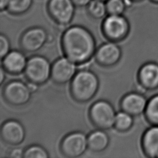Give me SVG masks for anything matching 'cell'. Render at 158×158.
I'll return each instance as SVG.
<instances>
[{"label":"cell","instance_id":"obj_1","mask_svg":"<svg viewBox=\"0 0 158 158\" xmlns=\"http://www.w3.org/2000/svg\"><path fill=\"white\" fill-rule=\"evenodd\" d=\"M60 45L65 56L77 65L89 62L96 51V40L93 33L79 25L70 26L64 30Z\"/></svg>","mask_w":158,"mask_h":158},{"label":"cell","instance_id":"obj_2","mask_svg":"<svg viewBox=\"0 0 158 158\" xmlns=\"http://www.w3.org/2000/svg\"><path fill=\"white\" fill-rule=\"evenodd\" d=\"M99 88V80L93 71L82 69L77 71L70 83V93L72 99L78 103L90 101Z\"/></svg>","mask_w":158,"mask_h":158},{"label":"cell","instance_id":"obj_3","mask_svg":"<svg viewBox=\"0 0 158 158\" xmlns=\"http://www.w3.org/2000/svg\"><path fill=\"white\" fill-rule=\"evenodd\" d=\"M116 113L108 101L100 99L94 102L88 111L89 119L96 128L107 130L114 127Z\"/></svg>","mask_w":158,"mask_h":158},{"label":"cell","instance_id":"obj_4","mask_svg":"<svg viewBox=\"0 0 158 158\" xmlns=\"http://www.w3.org/2000/svg\"><path fill=\"white\" fill-rule=\"evenodd\" d=\"M51 64L43 56L33 55L27 59L23 72L28 83L42 85L51 78Z\"/></svg>","mask_w":158,"mask_h":158},{"label":"cell","instance_id":"obj_5","mask_svg":"<svg viewBox=\"0 0 158 158\" xmlns=\"http://www.w3.org/2000/svg\"><path fill=\"white\" fill-rule=\"evenodd\" d=\"M130 25L128 20L122 15H107L102 22L101 31L109 41L118 43L129 35Z\"/></svg>","mask_w":158,"mask_h":158},{"label":"cell","instance_id":"obj_6","mask_svg":"<svg viewBox=\"0 0 158 158\" xmlns=\"http://www.w3.org/2000/svg\"><path fill=\"white\" fill-rule=\"evenodd\" d=\"M32 91L28 84L19 80H10L5 83L2 89L4 100L13 106H22L31 99Z\"/></svg>","mask_w":158,"mask_h":158},{"label":"cell","instance_id":"obj_7","mask_svg":"<svg viewBox=\"0 0 158 158\" xmlns=\"http://www.w3.org/2000/svg\"><path fill=\"white\" fill-rule=\"evenodd\" d=\"M75 6L72 0H48L46 10L51 20L57 25H69L74 17Z\"/></svg>","mask_w":158,"mask_h":158},{"label":"cell","instance_id":"obj_8","mask_svg":"<svg viewBox=\"0 0 158 158\" xmlns=\"http://www.w3.org/2000/svg\"><path fill=\"white\" fill-rule=\"evenodd\" d=\"M88 148L87 136L79 131L67 134L60 141L59 150L62 155L69 158H75L83 154Z\"/></svg>","mask_w":158,"mask_h":158},{"label":"cell","instance_id":"obj_9","mask_svg":"<svg viewBox=\"0 0 158 158\" xmlns=\"http://www.w3.org/2000/svg\"><path fill=\"white\" fill-rule=\"evenodd\" d=\"M49 35L43 27L35 26L25 30L19 39V46L27 53H34L41 49L48 41Z\"/></svg>","mask_w":158,"mask_h":158},{"label":"cell","instance_id":"obj_10","mask_svg":"<svg viewBox=\"0 0 158 158\" xmlns=\"http://www.w3.org/2000/svg\"><path fill=\"white\" fill-rule=\"evenodd\" d=\"M138 92L154 91L158 89V63L149 61L144 63L139 68L137 73Z\"/></svg>","mask_w":158,"mask_h":158},{"label":"cell","instance_id":"obj_11","mask_svg":"<svg viewBox=\"0 0 158 158\" xmlns=\"http://www.w3.org/2000/svg\"><path fill=\"white\" fill-rule=\"evenodd\" d=\"M75 65L66 57L57 59L51 65V80L59 85L70 82L77 72Z\"/></svg>","mask_w":158,"mask_h":158},{"label":"cell","instance_id":"obj_12","mask_svg":"<svg viewBox=\"0 0 158 158\" xmlns=\"http://www.w3.org/2000/svg\"><path fill=\"white\" fill-rule=\"evenodd\" d=\"M122 57V50L115 42L109 41L100 45L96 49L94 59L103 67H111L118 63Z\"/></svg>","mask_w":158,"mask_h":158},{"label":"cell","instance_id":"obj_13","mask_svg":"<svg viewBox=\"0 0 158 158\" xmlns=\"http://www.w3.org/2000/svg\"><path fill=\"white\" fill-rule=\"evenodd\" d=\"M1 139L7 144L17 146L25 139L26 131L23 125L15 119L6 120L1 127Z\"/></svg>","mask_w":158,"mask_h":158},{"label":"cell","instance_id":"obj_14","mask_svg":"<svg viewBox=\"0 0 158 158\" xmlns=\"http://www.w3.org/2000/svg\"><path fill=\"white\" fill-rule=\"evenodd\" d=\"M148 99L143 93L137 91L125 94L120 99V107L124 111L133 117L143 114Z\"/></svg>","mask_w":158,"mask_h":158},{"label":"cell","instance_id":"obj_15","mask_svg":"<svg viewBox=\"0 0 158 158\" xmlns=\"http://www.w3.org/2000/svg\"><path fill=\"white\" fill-rule=\"evenodd\" d=\"M27 62V59L22 51L12 50L1 59V67L6 73L17 75L24 72Z\"/></svg>","mask_w":158,"mask_h":158},{"label":"cell","instance_id":"obj_16","mask_svg":"<svg viewBox=\"0 0 158 158\" xmlns=\"http://www.w3.org/2000/svg\"><path fill=\"white\" fill-rule=\"evenodd\" d=\"M141 148L144 155L149 158H158V125H150L143 132Z\"/></svg>","mask_w":158,"mask_h":158},{"label":"cell","instance_id":"obj_17","mask_svg":"<svg viewBox=\"0 0 158 158\" xmlns=\"http://www.w3.org/2000/svg\"><path fill=\"white\" fill-rule=\"evenodd\" d=\"M88 148L94 152H101L109 145L110 138L107 133L101 129L95 130L87 136Z\"/></svg>","mask_w":158,"mask_h":158},{"label":"cell","instance_id":"obj_18","mask_svg":"<svg viewBox=\"0 0 158 158\" xmlns=\"http://www.w3.org/2000/svg\"><path fill=\"white\" fill-rule=\"evenodd\" d=\"M143 115L150 125H158V93L148 99Z\"/></svg>","mask_w":158,"mask_h":158},{"label":"cell","instance_id":"obj_19","mask_svg":"<svg viewBox=\"0 0 158 158\" xmlns=\"http://www.w3.org/2000/svg\"><path fill=\"white\" fill-rule=\"evenodd\" d=\"M33 0H8L6 11L12 15H21L27 12L32 6Z\"/></svg>","mask_w":158,"mask_h":158},{"label":"cell","instance_id":"obj_20","mask_svg":"<svg viewBox=\"0 0 158 158\" xmlns=\"http://www.w3.org/2000/svg\"><path fill=\"white\" fill-rule=\"evenodd\" d=\"M133 116L121 110L116 114L114 128L119 132H127L129 131L134 124Z\"/></svg>","mask_w":158,"mask_h":158},{"label":"cell","instance_id":"obj_21","mask_svg":"<svg viewBox=\"0 0 158 158\" xmlns=\"http://www.w3.org/2000/svg\"><path fill=\"white\" fill-rule=\"evenodd\" d=\"M88 15L95 20L104 19L107 14L106 2L102 0H91L86 6Z\"/></svg>","mask_w":158,"mask_h":158},{"label":"cell","instance_id":"obj_22","mask_svg":"<svg viewBox=\"0 0 158 158\" xmlns=\"http://www.w3.org/2000/svg\"><path fill=\"white\" fill-rule=\"evenodd\" d=\"M105 2L107 15H122L127 6L126 0H107Z\"/></svg>","mask_w":158,"mask_h":158},{"label":"cell","instance_id":"obj_23","mask_svg":"<svg viewBox=\"0 0 158 158\" xmlns=\"http://www.w3.org/2000/svg\"><path fill=\"white\" fill-rule=\"evenodd\" d=\"M49 155L43 146L31 144L23 150V158H48Z\"/></svg>","mask_w":158,"mask_h":158},{"label":"cell","instance_id":"obj_24","mask_svg":"<svg viewBox=\"0 0 158 158\" xmlns=\"http://www.w3.org/2000/svg\"><path fill=\"white\" fill-rule=\"evenodd\" d=\"M10 51V44L9 38L4 34L0 36V57L2 59Z\"/></svg>","mask_w":158,"mask_h":158},{"label":"cell","instance_id":"obj_25","mask_svg":"<svg viewBox=\"0 0 158 158\" xmlns=\"http://www.w3.org/2000/svg\"><path fill=\"white\" fill-rule=\"evenodd\" d=\"M23 150L19 148L11 149L9 152L7 157L10 158H22L23 157Z\"/></svg>","mask_w":158,"mask_h":158},{"label":"cell","instance_id":"obj_26","mask_svg":"<svg viewBox=\"0 0 158 158\" xmlns=\"http://www.w3.org/2000/svg\"><path fill=\"white\" fill-rule=\"evenodd\" d=\"M76 7H86L91 0H72Z\"/></svg>","mask_w":158,"mask_h":158},{"label":"cell","instance_id":"obj_27","mask_svg":"<svg viewBox=\"0 0 158 158\" xmlns=\"http://www.w3.org/2000/svg\"><path fill=\"white\" fill-rule=\"evenodd\" d=\"M8 4V0H0V9L1 11L6 10Z\"/></svg>","mask_w":158,"mask_h":158},{"label":"cell","instance_id":"obj_28","mask_svg":"<svg viewBox=\"0 0 158 158\" xmlns=\"http://www.w3.org/2000/svg\"><path fill=\"white\" fill-rule=\"evenodd\" d=\"M5 73H6L5 72V70L3 69V68L2 67H1V70H0V74H1V77H0V83L2 84L3 81H4L6 75H5Z\"/></svg>","mask_w":158,"mask_h":158},{"label":"cell","instance_id":"obj_29","mask_svg":"<svg viewBox=\"0 0 158 158\" xmlns=\"http://www.w3.org/2000/svg\"><path fill=\"white\" fill-rule=\"evenodd\" d=\"M129 1H133V2H139V1H141L142 0H128Z\"/></svg>","mask_w":158,"mask_h":158},{"label":"cell","instance_id":"obj_30","mask_svg":"<svg viewBox=\"0 0 158 158\" xmlns=\"http://www.w3.org/2000/svg\"><path fill=\"white\" fill-rule=\"evenodd\" d=\"M152 1V2H158V0H151Z\"/></svg>","mask_w":158,"mask_h":158},{"label":"cell","instance_id":"obj_31","mask_svg":"<svg viewBox=\"0 0 158 158\" xmlns=\"http://www.w3.org/2000/svg\"><path fill=\"white\" fill-rule=\"evenodd\" d=\"M102 1H107V0H102Z\"/></svg>","mask_w":158,"mask_h":158}]
</instances>
